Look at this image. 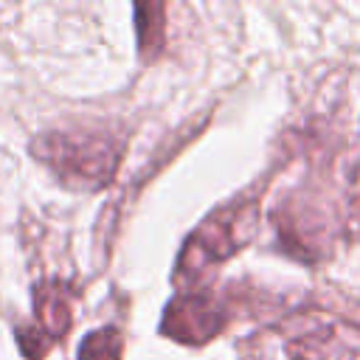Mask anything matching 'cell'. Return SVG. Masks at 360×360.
Listing matches in <instances>:
<instances>
[{"label":"cell","mask_w":360,"mask_h":360,"mask_svg":"<svg viewBox=\"0 0 360 360\" xmlns=\"http://www.w3.org/2000/svg\"><path fill=\"white\" fill-rule=\"evenodd\" d=\"M127 138L107 124H70L45 129L31 141V155L73 191H98L112 183Z\"/></svg>","instance_id":"6da1fadb"},{"label":"cell","mask_w":360,"mask_h":360,"mask_svg":"<svg viewBox=\"0 0 360 360\" xmlns=\"http://www.w3.org/2000/svg\"><path fill=\"white\" fill-rule=\"evenodd\" d=\"M262 188L264 180H259L250 191H242L228 202L217 205L188 233L174 264V281L200 284L208 273H214V267L228 262L256 236L262 214Z\"/></svg>","instance_id":"7a4b0ae2"},{"label":"cell","mask_w":360,"mask_h":360,"mask_svg":"<svg viewBox=\"0 0 360 360\" xmlns=\"http://www.w3.org/2000/svg\"><path fill=\"white\" fill-rule=\"evenodd\" d=\"M270 219L276 225L278 245L301 262H318L329 256L343 225L340 205L329 197V191L312 183L290 188L273 205Z\"/></svg>","instance_id":"3957f363"},{"label":"cell","mask_w":360,"mask_h":360,"mask_svg":"<svg viewBox=\"0 0 360 360\" xmlns=\"http://www.w3.org/2000/svg\"><path fill=\"white\" fill-rule=\"evenodd\" d=\"M236 312L233 292H217L208 287L180 290L163 309L160 332L186 346H202L214 340Z\"/></svg>","instance_id":"277c9868"},{"label":"cell","mask_w":360,"mask_h":360,"mask_svg":"<svg viewBox=\"0 0 360 360\" xmlns=\"http://www.w3.org/2000/svg\"><path fill=\"white\" fill-rule=\"evenodd\" d=\"M281 335L287 360H360V326L340 315H295Z\"/></svg>","instance_id":"5b68a950"},{"label":"cell","mask_w":360,"mask_h":360,"mask_svg":"<svg viewBox=\"0 0 360 360\" xmlns=\"http://www.w3.org/2000/svg\"><path fill=\"white\" fill-rule=\"evenodd\" d=\"M73 301L76 290L68 278H39L31 292L34 323L17 326L20 352L28 360H42L53 343H59L73 326Z\"/></svg>","instance_id":"8992f818"},{"label":"cell","mask_w":360,"mask_h":360,"mask_svg":"<svg viewBox=\"0 0 360 360\" xmlns=\"http://www.w3.org/2000/svg\"><path fill=\"white\" fill-rule=\"evenodd\" d=\"M138 51L141 59H155L166 45V6L163 3H138L135 6Z\"/></svg>","instance_id":"52a82bcc"},{"label":"cell","mask_w":360,"mask_h":360,"mask_svg":"<svg viewBox=\"0 0 360 360\" xmlns=\"http://www.w3.org/2000/svg\"><path fill=\"white\" fill-rule=\"evenodd\" d=\"M121 352H124L121 332L115 326H101L82 338L76 360H121Z\"/></svg>","instance_id":"ba28073f"}]
</instances>
